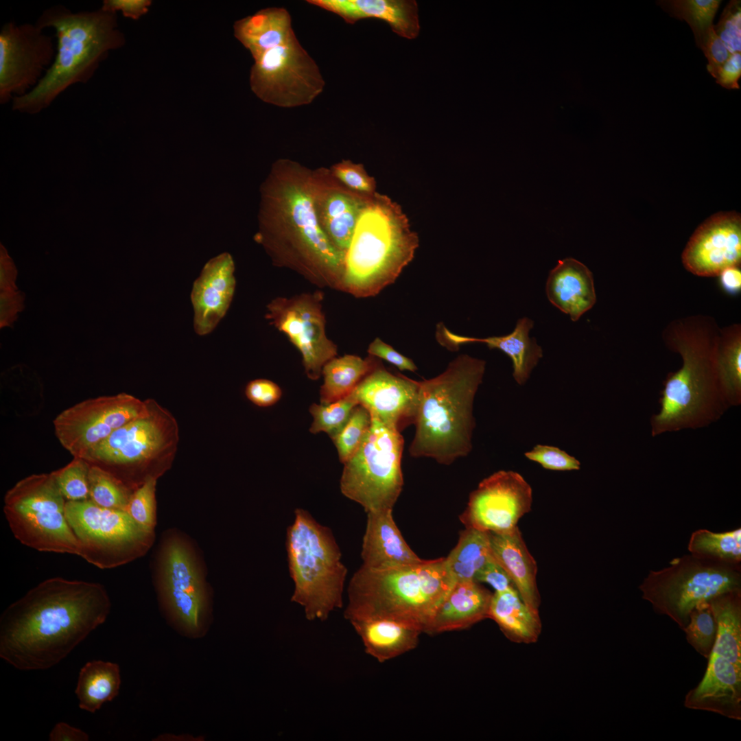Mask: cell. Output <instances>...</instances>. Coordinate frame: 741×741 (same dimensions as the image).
Listing matches in <instances>:
<instances>
[{
	"mask_svg": "<svg viewBox=\"0 0 741 741\" xmlns=\"http://www.w3.org/2000/svg\"><path fill=\"white\" fill-rule=\"evenodd\" d=\"M111 603L97 583L47 579L0 618V657L21 670L51 668L106 620Z\"/></svg>",
	"mask_w": 741,
	"mask_h": 741,
	"instance_id": "cell-1",
	"label": "cell"
},
{
	"mask_svg": "<svg viewBox=\"0 0 741 741\" xmlns=\"http://www.w3.org/2000/svg\"><path fill=\"white\" fill-rule=\"evenodd\" d=\"M720 331L711 318L701 316L674 320L665 329L666 345L680 354L682 366L663 381L659 410L650 417L652 436L708 426L727 410L716 369Z\"/></svg>",
	"mask_w": 741,
	"mask_h": 741,
	"instance_id": "cell-2",
	"label": "cell"
},
{
	"mask_svg": "<svg viewBox=\"0 0 741 741\" xmlns=\"http://www.w3.org/2000/svg\"><path fill=\"white\" fill-rule=\"evenodd\" d=\"M35 24L42 30L54 29L56 52L38 84L27 94L13 98L12 110L22 113L37 114L71 85L88 82L110 51L126 42L117 13L101 8L72 12L56 5L45 10Z\"/></svg>",
	"mask_w": 741,
	"mask_h": 741,
	"instance_id": "cell-3",
	"label": "cell"
},
{
	"mask_svg": "<svg viewBox=\"0 0 741 741\" xmlns=\"http://www.w3.org/2000/svg\"><path fill=\"white\" fill-rule=\"evenodd\" d=\"M482 360L461 355L438 376L419 381L414 438L409 453L449 465L472 449L473 402L485 370Z\"/></svg>",
	"mask_w": 741,
	"mask_h": 741,
	"instance_id": "cell-4",
	"label": "cell"
},
{
	"mask_svg": "<svg viewBox=\"0 0 741 741\" xmlns=\"http://www.w3.org/2000/svg\"><path fill=\"white\" fill-rule=\"evenodd\" d=\"M455 583L445 557L386 570L362 565L349 583L344 616L349 622L392 620L425 633Z\"/></svg>",
	"mask_w": 741,
	"mask_h": 741,
	"instance_id": "cell-5",
	"label": "cell"
},
{
	"mask_svg": "<svg viewBox=\"0 0 741 741\" xmlns=\"http://www.w3.org/2000/svg\"><path fill=\"white\" fill-rule=\"evenodd\" d=\"M418 246L398 204L385 196H366L344 253L341 285L356 296L377 294L412 261Z\"/></svg>",
	"mask_w": 741,
	"mask_h": 741,
	"instance_id": "cell-6",
	"label": "cell"
},
{
	"mask_svg": "<svg viewBox=\"0 0 741 741\" xmlns=\"http://www.w3.org/2000/svg\"><path fill=\"white\" fill-rule=\"evenodd\" d=\"M285 547L294 585L291 601L303 607L309 620L327 619L342 607L347 575L333 532L298 508L287 529Z\"/></svg>",
	"mask_w": 741,
	"mask_h": 741,
	"instance_id": "cell-7",
	"label": "cell"
},
{
	"mask_svg": "<svg viewBox=\"0 0 741 741\" xmlns=\"http://www.w3.org/2000/svg\"><path fill=\"white\" fill-rule=\"evenodd\" d=\"M642 598L683 630L691 611L714 597L741 589V567L686 554L650 570L639 587Z\"/></svg>",
	"mask_w": 741,
	"mask_h": 741,
	"instance_id": "cell-8",
	"label": "cell"
},
{
	"mask_svg": "<svg viewBox=\"0 0 741 741\" xmlns=\"http://www.w3.org/2000/svg\"><path fill=\"white\" fill-rule=\"evenodd\" d=\"M67 500L52 472L32 474L9 489L3 511L21 543L40 552L79 556L80 544L65 514Z\"/></svg>",
	"mask_w": 741,
	"mask_h": 741,
	"instance_id": "cell-9",
	"label": "cell"
},
{
	"mask_svg": "<svg viewBox=\"0 0 741 741\" xmlns=\"http://www.w3.org/2000/svg\"><path fill=\"white\" fill-rule=\"evenodd\" d=\"M403 450L401 432L372 417L360 447L344 463L341 493L366 513L392 510L403 486Z\"/></svg>",
	"mask_w": 741,
	"mask_h": 741,
	"instance_id": "cell-10",
	"label": "cell"
},
{
	"mask_svg": "<svg viewBox=\"0 0 741 741\" xmlns=\"http://www.w3.org/2000/svg\"><path fill=\"white\" fill-rule=\"evenodd\" d=\"M65 514L80 544L79 556L100 569L129 561L150 544L153 532L126 510L105 508L85 499L67 501Z\"/></svg>",
	"mask_w": 741,
	"mask_h": 741,
	"instance_id": "cell-11",
	"label": "cell"
},
{
	"mask_svg": "<svg viewBox=\"0 0 741 741\" xmlns=\"http://www.w3.org/2000/svg\"><path fill=\"white\" fill-rule=\"evenodd\" d=\"M167 445L166 421L152 401L143 414L113 432L84 458L107 471L131 491L150 477Z\"/></svg>",
	"mask_w": 741,
	"mask_h": 741,
	"instance_id": "cell-12",
	"label": "cell"
},
{
	"mask_svg": "<svg viewBox=\"0 0 741 741\" xmlns=\"http://www.w3.org/2000/svg\"><path fill=\"white\" fill-rule=\"evenodd\" d=\"M250 86L264 102L294 108L311 104L323 91L325 82L318 64L295 36L255 60Z\"/></svg>",
	"mask_w": 741,
	"mask_h": 741,
	"instance_id": "cell-13",
	"label": "cell"
},
{
	"mask_svg": "<svg viewBox=\"0 0 741 741\" xmlns=\"http://www.w3.org/2000/svg\"><path fill=\"white\" fill-rule=\"evenodd\" d=\"M266 187L263 218L277 217L286 225L307 253L320 266L342 273L344 255L329 240L319 220L318 194L312 185L301 179L281 180Z\"/></svg>",
	"mask_w": 741,
	"mask_h": 741,
	"instance_id": "cell-14",
	"label": "cell"
},
{
	"mask_svg": "<svg viewBox=\"0 0 741 741\" xmlns=\"http://www.w3.org/2000/svg\"><path fill=\"white\" fill-rule=\"evenodd\" d=\"M148 410V401L126 393L84 400L54 419L56 438L73 457L85 458L113 432Z\"/></svg>",
	"mask_w": 741,
	"mask_h": 741,
	"instance_id": "cell-15",
	"label": "cell"
},
{
	"mask_svg": "<svg viewBox=\"0 0 741 741\" xmlns=\"http://www.w3.org/2000/svg\"><path fill=\"white\" fill-rule=\"evenodd\" d=\"M158 584L160 597L175 628L190 638L208 629V593L187 548L172 541L164 548Z\"/></svg>",
	"mask_w": 741,
	"mask_h": 741,
	"instance_id": "cell-16",
	"label": "cell"
},
{
	"mask_svg": "<svg viewBox=\"0 0 741 741\" xmlns=\"http://www.w3.org/2000/svg\"><path fill=\"white\" fill-rule=\"evenodd\" d=\"M51 37L36 24L8 22L0 31V104L34 89L54 62Z\"/></svg>",
	"mask_w": 741,
	"mask_h": 741,
	"instance_id": "cell-17",
	"label": "cell"
},
{
	"mask_svg": "<svg viewBox=\"0 0 741 741\" xmlns=\"http://www.w3.org/2000/svg\"><path fill=\"white\" fill-rule=\"evenodd\" d=\"M532 504V491L526 480L517 472L502 470L480 482L460 519L465 528L507 532L517 526Z\"/></svg>",
	"mask_w": 741,
	"mask_h": 741,
	"instance_id": "cell-18",
	"label": "cell"
},
{
	"mask_svg": "<svg viewBox=\"0 0 741 741\" xmlns=\"http://www.w3.org/2000/svg\"><path fill=\"white\" fill-rule=\"evenodd\" d=\"M266 318L284 333L300 351L307 377L318 379L324 365L337 355L336 346L325 333L318 301L312 296L278 298L268 306Z\"/></svg>",
	"mask_w": 741,
	"mask_h": 741,
	"instance_id": "cell-19",
	"label": "cell"
},
{
	"mask_svg": "<svg viewBox=\"0 0 741 741\" xmlns=\"http://www.w3.org/2000/svg\"><path fill=\"white\" fill-rule=\"evenodd\" d=\"M685 268L694 275L718 277L741 263V216L736 211L718 212L695 230L681 256Z\"/></svg>",
	"mask_w": 741,
	"mask_h": 741,
	"instance_id": "cell-20",
	"label": "cell"
},
{
	"mask_svg": "<svg viewBox=\"0 0 741 741\" xmlns=\"http://www.w3.org/2000/svg\"><path fill=\"white\" fill-rule=\"evenodd\" d=\"M358 404L372 417L401 432L414 424L419 404V381L395 375L378 365L353 391Z\"/></svg>",
	"mask_w": 741,
	"mask_h": 741,
	"instance_id": "cell-21",
	"label": "cell"
},
{
	"mask_svg": "<svg viewBox=\"0 0 741 741\" xmlns=\"http://www.w3.org/2000/svg\"><path fill=\"white\" fill-rule=\"evenodd\" d=\"M234 272L232 256L222 252L205 263L193 282L191 301L198 335L210 333L226 314L235 293Z\"/></svg>",
	"mask_w": 741,
	"mask_h": 741,
	"instance_id": "cell-22",
	"label": "cell"
},
{
	"mask_svg": "<svg viewBox=\"0 0 741 741\" xmlns=\"http://www.w3.org/2000/svg\"><path fill=\"white\" fill-rule=\"evenodd\" d=\"M392 510L367 513L361 557L362 566L386 570L423 563L409 547L395 522Z\"/></svg>",
	"mask_w": 741,
	"mask_h": 741,
	"instance_id": "cell-23",
	"label": "cell"
},
{
	"mask_svg": "<svg viewBox=\"0 0 741 741\" xmlns=\"http://www.w3.org/2000/svg\"><path fill=\"white\" fill-rule=\"evenodd\" d=\"M311 5L354 24L361 19H375L387 23L399 36L414 39L420 25L418 4L414 0H308Z\"/></svg>",
	"mask_w": 741,
	"mask_h": 741,
	"instance_id": "cell-24",
	"label": "cell"
},
{
	"mask_svg": "<svg viewBox=\"0 0 741 741\" xmlns=\"http://www.w3.org/2000/svg\"><path fill=\"white\" fill-rule=\"evenodd\" d=\"M489 536L493 557L507 573L523 602L539 613L537 565L518 526L507 532H489Z\"/></svg>",
	"mask_w": 741,
	"mask_h": 741,
	"instance_id": "cell-25",
	"label": "cell"
},
{
	"mask_svg": "<svg viewBox=\"0 0 741 741\" xmlns=\"http://www.w3.org/2000/svg\"><path fill=\"white\" fill-rule=\"evenodd\" d=\"M549 301L577 321L596 302L593 277L589 269L573 258L558 261L545 285Z\"/></svg>",
	"mask_w": 741,
	"mask_h": 741,
	"instance_id": "cell-26",
	"label": "cell"
},
{
	"mask_svg": "<svg viewBox=\"0 0 741 741\" xmlns=\"http://www.w3.org/2000/svg\"><path fill=\"white\" fill-rule=\"evenodd\" d=\"M492 596L475 580L456 582L425 633L434 635L465 629L487 618Z\"/></svg>",
	"mask_w": 741,
	"mask_h": 741,
	"instance_id": "cell-27",
	"label": "cell"
},
{
	"mask_svg": "<svg viewBox=\"0 0 741 741\" xmlns=\"http://www.w3.org/2000/svg\"><path fill=\"white\" fill-rule=\"evenodd\" d=\"M684 705L741 720V670L708 662L700 683L686 694Z\"/></svg>",
	"mask_w": 741,
	"mask_h": 741,
	"instance_id": "cell-28",
	"label": "cell"
},
{
	"mask_svg": "<svg viewBox=\"0 0 741 741\" xmlns=\"http://www.w3.org/2000/svg\"><path fill=\"white\" fill-rule=\"evenodd\" d=\"M233 30L235 37L249 51L254 60L296 36L290 14L283 8L260 10L236 21Z\"/></svg>",
	"mask_w": 741,
	"mask_h": 741,
	"instance_id": "cell-29",
	"label": "cell"
},
{
	"mask_svg": "<svg viewBox=\"0 0 741 741\" xmlns=\"http://www.w3.org/2000/svg\"><path fill=\"white\" fill-rule=\"evenodd\" d=\"M367 654L385 662L415 648L422 632L384 619L350 622Z\"/></svg>",
	"mask_w": 741,
	"mask_h": 741,
	"instance_id": "cell-30",
	"label": "cell"
},
{
	"mask_svg": "<svg viewBox=\"0 0 741 741\" xmlns=\"http://www.w3.org/2000/svg\"><path fill=\"white\" fill-rule=\"evenodd\" d=\"M367 195L331 190L318 198L320 224L329 240L342 253L348 249Z\"/></svg>",
	"mask_w": 741,
	"mask_h": 741,
	"instance_id": "cell-31",
	"label": "cell"
},
{
	"mask_svg": "<svg viewBox=\"0 0 741 741\" xmlns=\"http://www.w3.org/2000/svg\"><path fill=\"white\" fill-rule=\"evenodd\" d=\"M488 618L496 622L504 634L516 642L533 643L541 631L539 613L532 611L523 602L515 588L495 591Z\"/></svg>",
	"mask_w": 741,
	"mask_h": 741,
	"instance_id": "cell-32",
	"label": "cell"
},
{
	"mask_svg": "<svg viewBox=\"0 0 741 741\" xmlns=\"http://www.w3.org/2000/svg\"><path fill=\"white\" fill-rule=\"evenodd\" d=\"M533 321L526 317L519 319L513 331L506 335L477 338L463 336L464 344L485 343L489 349H498L506 353L513 362V376L516 382L524 385L529 379L532 369L543 356L541 347L535 339L529 337Z\"/></svg>",
	"mask_w": 741,
	"mask_h": 741,
	"instance_id": "cell-33",
	"label": "cell"
},
{
	"mask_svg": "<svg viewBox=\"0 0 741 741\" xmlns=\"http://www.w3.org/2000/svg\"><path fill=\"white\" fill-rule=\"evenodd\" d=\"M709 603L717 625L711 653L741 668V589L720 594Z\"/></svg>",
	"mask_w": 741,
	"mask_h": 741,
	"instance_id": "cell-34",
	"label": "cell"
},
{
	"mask_svg": "<svg viewBox=\"0 0 741 741\" xmlns=\"http://www.w3.org/2000/svg\"><path fill=\"white\" fill-rule=\"evenodd\" d=\"M120 685L118 664L102 660L87 662L80 670L75 690L79 707L95 713L119 694Z\"/></svg>",
	"mask_w": 741,
	"mask_h": 741,
	"instance_id": "cell-35",
	"label": "cell"
},
{
	"mask_svg": "<svg viewBox=\"0 0 741 741\" xmlns=\"http://www.w3.org/2000/svg\"><path fill=\"white\" fill-rule=\"evenodd\" d=\"M719 391L727 407L741 403V328L734 324L720 331L716 351Z\"/></svg>",
	"mask_w": 741,
	"mask_h": 741,
	"instance_id": "cell-36",
	"label": "cell"
},
{
	"mask_svg": "<svg viewBox=\"0 0 741 741\" xmlns=\"http://www.w3.org/2000/svg\"><path fill=\"white\" fill-rule=\"evenodd\" d=\"M378 365L371 355L365 359L353 355L332 358L322 369L324 381L320 391V403L328 404L349 395Z\"/></svg>",
	"mask_w": 741,
	"mask_h": 741,
	"instance_id": "cell-37",
	"label": "cell"
},
{
	"mask_svg": "<svg viewBox=\"0 0 741 741\" xmlns=\"http://www.w3.org/2000/svg\"><path fill=\"white\" fill-rule=\"evenodd\" d=\"M491 558L489 532L465 528L456 545L445 557V563L456 582L475 580L478 572Z\"/></svg>",
	"mask_w": 741,
	"mask_h": 741,
	"instance_id": "cell-38",
	"label": "cell"
},
{
	"mask_svg": "<svg viewBox=\"0 0 741 741\" xmlns=\"http://www.w3.org/2000/svg\"><path fill=\"white\" fill-rule=\"evenodd\" d=\"M687 549L690 554L699 558L740 565L741 529L721 532L698 529L692 533Z\"/></svg>",
	"mask_w": 741,
	"mask_h": 741,
	"instance_id": "cell-39",
	"label": "cell"
},
{
	"mask_svg": "<svg viewBox=\"0 0 741 741\" xmlns=\"http://www.w3.org/2000/svg\"><path fill=\"white\" fill-rule=\"evenodd\" d=\"M720 0H660L656 3L671 16L686 21L696 44L702 49L713 25Z\"/></svg>",
	"mask_w": 741,
	"mask_h": 741,
	"instance_id": "cell-40",
	"label": "cell"
},
{
	"mask_svg": "<svg viewBox=\"0 0 741 741\" xmlns=\"http://www.w3.org/2000/svg\"><path fill=\"white\" fill-rule=\"evenodd\" d=\"M89 499L95 504L109 509L126 510L133 492L115 477L91 465L89 474Z\"/></svg>",
	"mask_w": 741,
	"mask_h": 741,
	"instance_id": "cell-41",
	"label": "cell"
},
{
	"mask_svg": "<svg viewBox=\"0 0 741 741\" xmlns=\"http://www.w3.org/2000/svg\"><path fill=\"white\" fill-rule=\"evenodd\" d=\"M358 402L353 394L328 404L313 403L309 412L313 421L309 428L312 434L324 432L333 439L348 421L353 408Z\"/></svg>",
	"mask_w": 741,
	"mask_h": 741,
	"instance_id": "cell-42",
	"label": "cell"
},
{
	"mask_svg": "<svg viewBox=\"0 0 741 741\" xmlns=\"http://www.w3.org/2000/svg\"><path fill=\"white\" fill-rule=\"evenodd\" d=\"M687 642L703 657L708 659L715 644L717 625L709 602L696 607L689 615L683 630Z\"/></svg>",
	"mask_w": 741,
	"mask_h": 741,
	"instance_id": "cell-43",
	"label": "cell"
},
{
	"mask_svg": "<svg viewBox=\"0 0 741 741\" xmlns=\"http://www.w3.org/2000/svg\"><path fill=\"white\" fill-rule=\"evenodd\" d=\"M372 421L368 410L358 404L338 434L332 439L340 461L344 463L357 451L368 432Z\"/></svg>",
	"mask_w": 741,
	"mask_h": 741,
	"instance_id": "cell-44",
	"label": "cell"
},
{
	"mask_svg": "<svg viewBox=\"0 0 741 741\" xmlns=\"http://www.w3.org/2000/svg\"><path fill=\"white\" fill-rule=\"evenodd\" d=\"M90 467L91 464L85 459L73 457L69 464L52 471L67 501L89 499Z\"/></svg>",
	"mask_w": 741,
	"mask_h": 741,
	"instance_id": "cell-45",
	"label": "cell"
},
{
	"mask_svg": "<svg viewBox=\"0 0 741 741\" xmlns=\"http://www.w3.org/2000/svg\"><path fill=\"white\" fill-rule=\"evenodd\" d=\"M157 477H150L132 493L126 511L142 528L153 532L156 524Z\"/></svg>",
	"mask_w": 741,
	"mask_h": 741,
	"instance_id": "cell-46",
	"label": "cell"
},
{
	"mask_svg": "<svg viewBox=\"0 0 741 741\" xmlns=\"http://www.w3.org/2000/svg\"><path fill=\"white\" fill-rule=\"evenodd\" d=\"M716 35L731 54L741 51V1L731 0L724 8L718 23L713 25Z\"/></svg>",
	"mask_w": 741,
	"mask_h": 741,
	"instance_id": "cell-47",
	"label": "cell"
},
{
	"mask_svg": "<svg viewBox=\"0 0 741 741\" xmlns=\"http://www.w3.org/2000/svg\"><path fill=\"white\" fill-rule=\"evenodd\" d=\"M525 456L546 469L572 471L580 468V463L576 458L553 446L537 445L525 453Z\"/></svg>",
	"mask_w": 741,
	"mask_h": 741,
	"instance_id": "cell-48",
	"label": "cell"
},
{
	"mask_svg": "<svg viewBox=\"0 0 741 741\" xmlns=\"http://www.w3.org/2000/svg\"><path fill=\"white\" fill-rule=\"evenodd\" d=\"M333 175L351 190L364 195L375 193L376 184L362 165L344 161L332 168Z\"/></svg>",
	"mask_w": 741,
	"mask_h": 741,
	"instance_id": "cell-49",
	"label": "cell"
},
{
	"mask_svg": "<svg viewBox=\"0 0 741 741\" xmlns=\"http://www.w3.org/2000/svg\"><path fill=\"white\" fill-rule=\"evenodd\" d=\"M245 392L247 398L259 407H269L275 404L282 395L281 388L276 383L266 379L250 381Z\"/></svg>",
	"mask_w": 741,
	"mask_h": 741,
	"instance_id": "cell-50",
	"label": "cell"
},
{
	"mask_svg": "<svg viewBox=\"0 0 741 741\" xmlns=\"http://www.w3.org/2000/svg\"><path fill=\"white\" fill-rule=\"evenodd\" d=\"M701 50L707 58V66L709 73L714 78L723 64L732 54L726 47L721 39L715 33L713 26Z\"/></svg>",
	"mask_w": 741,
	"mask_h": 741,
	"instance_id": "cell-51",
	"label": "cell"
},
{
	"mask_svg": "<svg viewBox=\"0 0 741 741\" xmlns=\"http://www.w3.org/2000/svg\"><path fill=\"white\" fill-rule=\"evenodd\" d=\"M25 294L20 291H1L0 327H12L18 314L25 308Z\"/></svg>",
	"mask_w": 741,
	"mask_h": 741,
	"instance_id": "cell-52",
	"label": "cell"
},
{
	"mask_svg": "<svg viewBox=\"0 0 741 741\" xmlns=\"http://www.w3.org/2000/svg\"><path fill=\"white\" fill-rule=\"evenodd\" d=\"M475 580L490 585L496 592L515 588L510 578L500 565L492 558L478 572Z\"/></svg>",
	"mask_w": 741,
	"mask_h": 741,
	"instance_id": "cell-53",
	"label": "cell"
},
{
	"mask_svg": "<svg viewBox=\"0 0 741 741\" xmlns=\"http://www.w3.org/2000/svg\"><path fill=\"white\" fill-rule=\"evenodd\" d=\"M368 353L371 356L387 361L401 370L414 372L417 370L416 366L412 360L398 353L379 338H376L370 344Z\"/></svg>",
	"mask_w": 741,
	"mask_h": 741,
	"instance_id": "cell-54",
	"label": "cell"
},
{
	"mask_svg": "<svg viewBox=\"0 0 741 741\" xmlns=\"http://www.w3.org/2000/svg\"><path fill=\"white\" fill-rule=\"evenodd\" d=\"M152 3L150 0H104L101 8L115 13L121 11L125 17L137 20L148 12Z\"/></svg>",
	"mask_w": 741,
	"mask_h": 741,
	"instance_id": "cell-55",
	"label": "cell"
},
{
	"mask_svg": "<svg viewBox=\"0 0 741 741\" xmlns=\"http://www.w3.org/2000/svg\"><path fill=\"white\" fill-rule=\"evenodd\" d=\"M740 76L741 54L735 53L720 68L714 78L717 84L727 89H739Z\"/></svg>",
	"mask_w": 741,
	"mask_h": 741,
	"instance_id": "cell-56",
	"label": "cell"
},
{
	"mask_svg": "<svg viewBox=\"0 0 741 741\" xmlns=\"http://www.w3.org/2000/svg\"><path fill=\"white\" fill-rule=\"evenodd\" d=\"M17 270L13 261L8 255L5 248L1 245L0 250V290L16 291L15 284Z\"/></svg>",
	"mask_w": 741,
	"mask_h": 741,
	"instance_id": "cell-57",
	"label": "cell"
},
{
	"mask_svg": "<svg viewBox=\"0 0 741 741\" xmlns=\"http://www.w3.org/2000/svg\"><path fill=\"white\" fill-rule=\"evenodd\" d=\"M89 735L80 729L60 722L56 724L49 736L50 741H87Z\"/></svg>",
	"mask_w": 741,
	"mask_h": 741,
	"instance_id": "cell-58",
	"label": "cell"
},
{
	"mask_svg": "<svg viewBox=\"0 0 741 741\" xmlns=\"http://www.w3.org/2000/svg\"><path fill=\"white\" fill-rule=\"evenodd\" d=\"M722 288L727 292L735 294L741 288V271L740 266L724 270L718 276Z\"/></svg>",
	"mask_w": 741,
	"mask_h": 741,
	"instance_id": "cell-59",
	"label": "cell"
}]
</instances>
